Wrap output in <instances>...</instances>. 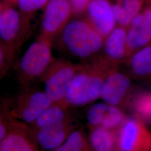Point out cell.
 Listing matches in <instances>:
<instances>
[{
	"instance_id": "cell-1",
	"label": "cell",
	"mask_w": 151,
	"mask_h": 151,
	"mask_svg": "<svg viewBox=\"0 0 151 151\" xmlns=\"http://www.w3.org/2000/svg\"><path fill=\"white\" fill-rule=\"evenodd\" d=\"M105 60H99L91 64L82 65L70 83L65 97V104L80 106L100 97L104 80L110 72Z\"/></svg>"
},
{
	"instance_id": "cell-2",
	"label": "cell",
	"mask_w": 151,
	"mask_h": 151,
	"mask_svg": "<svg viewBox=\"0 0 151 151\" xmlns=\"http://www.w3.org/2000/svg\"><path fill=\"white\" fill-rule=\"evenodd\" d=\"M60 34L65 49L80 59H87L95 55L104 45L105 39L87 20L68 22Z\"/></svg>"
},
{
	"instance_id": "cell-3",
	"label": "cell",
	"mask_w": 151,
	"mask_h": 151,
	"mask_svg": "<svg viewBox=\"0 0 151 151\" xmlns=\"http://www.w3.org/2000/svg\"><path fill=\"white\" fill-rule=\"evenodd\" d=\"M52 41L39 37L23 54L19 65V80L24 86L41 78L53 62Z\"/></svg>"
},
{
	"instance_id": "cell-4",
	"label": "cell",
	"mask_w": 151,
	"mask_h": 151,
	"mask_svg": "<svg viewBox=\"0 0 151 151\" xmlns=\"http://www.w3.org/2000/svg\"><path fill=\"white\" fill-rule=\"evenodd\" d=\"M81 66L67 60H53L40 78L45 83L44 92L52 103L65 105L67 92Z\"/></svg>"
},
{
	"instance_id": "cell-5",
	"label": "cell",
	"mask_w": 151,
	"mask_h": 151,
	"mask_svg": "<svg viewBox=\"0 0 151 151\" xmlns=\"http://www.w3.org/2000/svg\"><path fill=\"white\" fill-rule=\"evenodd\" d=\"M6 103L10 113L14 118L29 125L53 104L45 92L29 89Z\"/></svg>"
},
{
	"instance_id": "cell-6",
	"label": "cell",
	"mask_w": 151,
	"mask_h": 151,
	"mask_svg": "<svg viewBox=\"0 0 151 151\" xmlns=\"http://www.w3.org/2000/svg\"><path fill=\"white\" fill-rule=\"evenodd\" d=\"M118 151H150L151 133L139 120L128 118L116 130Z\"/></svg>"
},
{
	"instance_id": "cell-7",
	"label": "cell",
	"mask_w": 151,
	"mask_h": 151,
	"mask_svg": "<svg viewBox=\"0 0 151 151\" xmlns=\"http://www.w3.org/2000/svg\"><path fill=\"white\" fill-rule=\"evenodd\" d=\"M72 12L69 0H50L44 13L40 37L52 41L68 24Z\"/></svg>"
},
{
	"instance_id": "cell-8",
	"label": "cell",
	"mask_w": 151,
	"mask_h": 151,
	"mask_svg": "<svg viewBox=\"0 0 151 151\" xmlns=\"http://www.w3.org/2000/svg\"><path fill=\"white\" fill-rule=\"evenodd\" d=\"M78 128L77 122L71 118L63 123L47 128L34 129L31 127L29 134L38 147L44 151H54Z\"/></svg>"
},
{
	"instance_id": "cell-9",
	"label": "cell",
	"mask_w": 151,
	"mask_h": 151,
	"mask_svg": "<svg viewBox=\"0 0 151 151\" xmlns=\"http://www.w3.org/2000/svg\"><path fill=\"white\" fill-rule=\"evenodd\" d=\"M25 22L21 18L19 12L10 6L3 5L0 12L1 42L6 46L16 51L18 41L20 40Z\"/></svg>"
},
{
	"instance_id": "cell-10",
	"label": "cell",
	"mask_w": 151,
	"mask_h": 151,
	"mask_svg": "<svg viewBox=\"0 0 151 151\" xmlns=\"http://www.w3.org/2000/svg\"><path fill=\"white\" fill-rule=\"evenodd\" d=\"M86 118L91 129L102 127L110 130L118 129L126 119L124 113L118 106L105 102L92 105L87 110Z\"/></svg>"
},
{
	"instance_id": "cell-11",
	"label": "cell",
	"mask_w": 151,
	"mask_h": 151,
	"mask_svg": "<svg viewBox=\"0 0 151 151\" xmlns=\"http://www.w3.org/2000/svg\"><path fill=\"white\" fill-rule=\"evenodd\" d=\"M88 22L104 39L113 30L116 20L108 0H91L87 8Z\"/></svg>"
},
{
	"instance_id": "cell-12",
	"label": "cell",
	"mask_w": 151,
	"mask_h": 151,
	"mask_svg": "<svg viewBox=\"0 0 151 151\" xmlns=\"http://www.w3.org/2000/svg\"><path fill=\"white\" fill-rule=\"evenodd\" d=\"M30 129V125L13 118L8 135L0 141V151H39Z\"/></svg>"
},
{
	"instance_id": "cell-13",
	"label": "cell",
	"mask_w": 151,
	"mask_h": 151,
	"mask_svg": "<svg viewBox=\"0 0 151 151\" xmlns=\"http://www.w3.org/2000/svg\"><path fill=\"white\" fill-rule=\"evenodd\" d=\"M131 81L123 73L110 70L106 76L100 93V97L105 103L118 106L123 102L129 91Z\"/></svg>"
},
{
	"instance_id": "cell-14",
	"label": "cell",
	"mask_w": 151,
	"mask_h": 151,
	"mask_svg": "<svg viewBox=\"0 0 151 151\" xmlns=\"http://www.w3.org/2000/svg\"><path fill=\"white\" fill-rule=\"evenodd\" d=\"M151 40V27L144 15L137 14L130 22L127 33V52L144 47Z\"/></svg>"
},
{
	"instance_id": "cell-15",
	"label": "cell",
	"mask_w": 151,
	"mask_h": 151,
	"mask_svg": "<svg viewBox=\"0 0 151 151\" xmlns=\"http://www.w3.org/2000/svg\"><path fill=\"white\" fill-rule=\"evenodd\" d=\"M127 33L125 27L119 26L115 27L105 38V50L110 60L119 62L127 55Z\"/></svg>"
},
{
	"instance_id": "cell-16",
	"label": "cell",
	"mask_w": 151,
	"mask_h": 151,
	"mask_svg": "<svg viewBox=\"0 0 151 151\" xmlns=\"http://www.w3.org/2000/svg\"><path fill=\"white\" fill-rule=\"evenodd\" d=\"M88 140L94 151H118L116 130L102 127L92 128Z\"/></svg>"
},
{
	"instance_id": "cell-17",
	"label": "cell",
	"mask_w": 151,
	"mask_h": 151,
	"mask_svg": "<svg viewBox=\"0 0 151 151\" xmlns=\"http://www.w3.org/2000/svg\"><path fill=\"white\" fill-rule=\"evenodd\" d=\"M67 108L63 104L53 103L30 125L34 129H40L63 123L71 118Z\"/></svg>"
},
{
	"instance_id": "cell-18",
	"label": "cell",
	"mask_w": 151,
	"mask_h": 151,
	"mask_svg": "<svg viewBox=\"0 0 151 151\" xmlns=\"http://www.w3.org/2000/svg\"><path fill=\"white\" fill-rule=\"evenodd\" d=\"M141 6L140 0H119L113 5L116 22L119 26L127 27L135 17Z\"/></svg>"
},
{
	"instance_id": "cell-19",
	"label": "cell",
	"mask_w": 151,
	"mask_h": 151,
	"mask_svg": "<svg viewBox=\"0 0 151 151\" xmlns=\"http://www.w3.org/2000/svg\"><path fill=\"white\" fill-rule=\"evenodd\" d=\"M130 65L135 75L151 77V46L143 48L135 53L131 58Z\"/></svg>"
},
{
	"instance_id": "cell-20",
	"label": "cell",
	"mask_w": 151,
	"mask_h": 151,
	"mask_svg": "<svg viewBox=\"0 0 151 151\" xmlns=\"http://www.w3.org/2000/svg\"><path fill=\"white\" fill-rule=\"evenodd\" d=\"M54 151H94L89 140L81 128L73 131L62 144Z\"/></svg>"
},
{
	"instance_id": "cell-21",
	"label": "cell",
	"mask_w": 151,
	"mask_h": 151,
	"mask_svg": "<svg viewBox=\"0 0 151 151\" xmlns=\"http://www.w3.org/2000/svg\"><path fill=\"white\" fill-rule=\"evenodd\" d=\"M134 108L135 111L143 118L151 119V94L144 93L135 100Z\"/></svg>"
},
{
	"instance_id": "cell-22",
	"label": "cell",
	"mask_w": 151,
	"mask_h": 151,
	"mask_svg": "<svg viewBox=\"0 0 151 151\" xmlns=\"http://www.w3.org/2000/svg\"><path fill=\"white\" fill-rule=\"evenodd\" d=\"M15 52L1 42L0 46V70L1 78L5 75L15 57Z\"/></svg>"
},
{
	"instance_id": "cell-23",
	"label": "cell",
	"mask_w": 151,
	"mask_h": 151,
	"mask_svg": "<svg viewBox=\"0 0 151 151\" xmlns=\"http://www.w3.org/2000/svg\"><path fill=\"white\" fill-rule=\"evenodd\" d=\"M50 0H17L20 10L24 13H31L37 11L47 5Z\"/></svg>"
},
{
	"instance_id": "cell-24",
	"label": "cell",
	"mask_w": 151,
	"mask_h": 151,
	"mask_svg": "<svg viewBox=\"0 0 151 151\" xmlns=\"http://www.w3.org/2000/svg\"><path fill=\"white\" fill-rule=\"evenodd\" d=\"M72 12L78 14L87 10L91 0H69Z\"/></svg>"
},
{
	"instance_id": "cell-25",
	"label": "cell",
	"mask_w": 151,
	"mask_h": 151,
	"mask_svg": "<svg viewBox=\"0 0 151 151\" xmlns=\"http://www.w3.org/2000/svg\"><path fill=\"white\" fill-rule=\"evenodd\" d=\"M144 15L146 17L151 27V7L148 8L146 11H145Z\"/></svg>"
},
{
	"instance_id": "cell-26",
	"label": "cell",
	"mask_w": 151,
	"mask_h": 151,
	"mask_svg": "<svg viewBox=\"0 0 151 151\" xmlns=\"http://www.w3.org/2000/svg\"></svg>"
}]
</instances>
